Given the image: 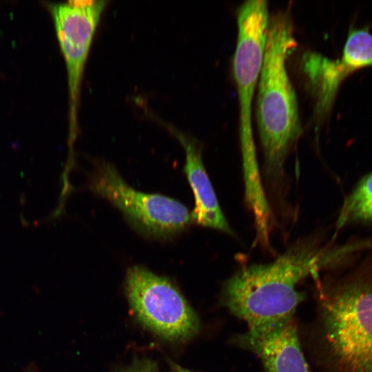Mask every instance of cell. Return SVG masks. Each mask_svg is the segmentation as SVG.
<instances>
[{
  "label": "cell",
  "instance_id": "1",
  "mask_svg": "<svg viewBox=\"0 0 372 372\" xmlns=\"http://www.w3.org/2000/svg\"><path fill=\"white\" fill-rule=\"evenodd\" d=\"M332 256L316 237L301 238L273 262L238 270L223 286V302L249 329L291 318L304 298L296 286L331 265Z\"/></svg>",
  "mask_w": 372,
  "mask_h": 372
},
{
  "label": "cell",
  "instance_id": "2",
  "mask_svg": "<svg viewBox=\"0 0 372 372\" xmlns=\"http://www.w3.org/2000/svg\"><path fill=\"white\" fill-rule=\"evenodd\" d=\"M297 45L291 12L269 17L258 80L256 119L269 179L282 177L287 156L302 133L296 94L287 59Z\"/></svg>",
  "mask_w": 372,
  "mask_h": 372
},
{
  "label": "cell",
  "instance_id": "3",
  "mask_svg": "<svg viewBox=\"0 0 372 372\" xmlns=\"http://www.w3.org/2000/svg\"><path fill=\"white\" fill-rule=\"evenodd\" d=\"M321 303V335L333 372H372V279L335 286Z\"/></svg>",
  "mask_w": 372,
  "mask_h": 372
},
{
  "label": "cell",
  "instance_id": "4",
  "mask_svg": "<svg viewBox=\"0 0 372 372\" xmlns=\"http://www.w3.org/2000/svg\"><path fill=\"white\" fill-rule=\"evenodd\" d=\"M87 188L108 200L135 230L148 237H174L192 221L191 213L183 203L162 194L134 189L113 165L105 161L95 163Z\"/></svg>",
  "mask_w": 372,
  "mask_h": 372
},
{
  "label": "cell",
  "instance_id": "5",
  "mask_svg": "<svg viewBox=\"0 0 372 372\" xmlns=\"http://www.w3.org/2000/svg\"><path fill=\"white\" fill-rule=\"evenodd\" d=\"M125 290L137 319L160 337L184 341L198 332L196 313L167 278L145 267L132 266L127 271Z\"/></svg>",
  "mask_w": 372,
  "mask_h": 372
},
{
  "label": "cell",
  "instance_id": "6",
  "mask_svg": "<svg viewBox=\"0 0 372 372\" xmlns=\"http://www.w3.org/2000/svg\"><path fill=\"white\" fill-rule=\"evenodd\" d=\"M107 0L49 2L57 40L64 57L69 96V143L78 132L77 112L84 68Z\"/></svg>",
  "mask_w": 372,
  "mask_h": 372
},
{
  "label": "cell",
  "instance_id": "7",
  "mask_svg": "<svg viewBox=\"0 0 372 372\" xmlns=\"http://www.w3.org/2000/svg\"><path fill=\"white\" fill-rule=\"evenodd\" d=\"M238 341L260 358L266 372H310L293 317L248 329Z\"/></svg>",
  "mask_w": 372,
  "mask_h": 372
},
{
  "label": "cell",
  "instance_id": "8",
  "mask_svg": "<svg viewBox=\"0 0 372 372\" xmlns=\"http://www.w3.org/2000/svg\"><path fill=\"white\" fill-rule=\"evenodd\" d=\"M178 139L185 154L184 172L192 189L195 207L191 213L192 221L204 227L233 235L217 200L216 194L206 172L202 148L198 141L170 124L161 121Z\"/></svg>",
  "mask_w": 372,
  "mask_h": 372
},
{
  "label": "cell",
  "instance_id": "9",
  "mask_svg": "<svg viewBox=\"0 0 372 372\" xmlns=\"http://www.w3.org/2000/svg\"><path fill=\"white\" fill-rule=\"evenodd\" d=\"M335 65L342 80L356 70L372 65V34L368 28L349 30L342 58Z\"/></svg>",
  "mask_w": 372,
  "mask_h": 372
},
{
  "label": "cell",
  "instance_id": "10",
  "mask_svg": "<svg viewBox=\"0 0 372 372\" xmlns=\"http://www.w3.org/2000/svg\"><path fill=\"white\" fill-rule=\"evenodd\" d=\"M372 220V173L365 176L346 199L337 226Z\"/></svg>",
  "mask_w": 372,
  "mask_h": 372
},
{
  "label": "cell",
  "instance_id": "11",
  "mask_svg": "<svg viewBox=\"0 0 372 372\" xmlns=\"http://www.w3.org/2000/svg\"><path fill=\"white\" fill-rule=\"evenodd\" d=\"M124 372H157V366L154 362L142 359L133 363Z\"/></svg>",
  "mask_w": 372,
  "mask_h": 372
},
{
  "label": "cell",
  "instance_id": "12",
  "mask_svg": "<svg viewBox=\"0 0 372 372\" xmlns=\"http://www.w3.org/2000/svg\"><path fill=\"white\" fill-rule=\"evenodd\" d=\"M170 372H192L175 363H170Z\"/></svg>",
  "mask_w": 372,
  "mask_h": 372
}]
</instances>
